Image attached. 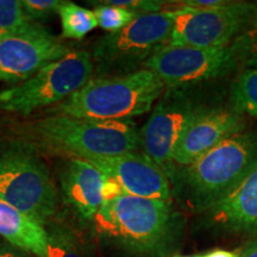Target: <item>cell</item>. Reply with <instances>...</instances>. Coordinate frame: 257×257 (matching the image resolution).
<instances>
[{"mask_svg": "<svg viewBox=\"0 0 257 257\" xmlns=\"http://www.w3.org/2000/svg\"><path fill=\"white\" fill-rule=\"evenodd\" d=\"M106 176L88 161L73 159L61 175L63 198L82 218L93 220L106 200Z\"/></svg>", "mask_w": 257, "mask_h": 257, "instance_id": "obj_15", "label": "cell"}, {"mask_svg": "<svg viewBox=\"0 0 257 257\" xmlns=\"http://www.w3.org/2000/svg\"><path fill=\"white\" fill-rule=\"evenodd\" d=\"M238 67L257 68V3L242 30L230 44Z\"/></svg>", "mask_w": 257, "mask_h": 257, "instance_id": "obj_19", "label": "cell"}, {"mask_svg": "<svg viewBox=\"0 0 257 257\" xmlns=\"http://www.w3.org/2000/svg\"><path fill=\"white\" fill-rule=\"evenodd\" d=\"M245 117L231 107L206 106L180 138L173 156L174 170L189 166L227 138L245 131Z\"/></svg>", "mask_w": 257, "mask_h": 257, "instance_id": "obj_12", "label": "cell"}, {"mask_svg": "<svg viewBox=\"0 0 257 257\" xmlns=\"http://www.w3.org/2000/svg\"><path fill=\"white\" fill-rule=\"evenodd\" d=\"M59 15L62 36L70 40H81L98 27L94 12L72 2H62Z\"/></svg>", "mask_w": 257, "mask_h": 257, "instance_id": "obj_18", "label": "cell"}, {"mask_svg": "<svg viewBox=\"0 0 257 257\" xmlns=\"http://www.w3.org/2000/svg\"><path fill=\"white\" fill-rule=\"evenodd\" d=\"M95 231L133 252H154L165 245L174 226L170 200L125 193L108 199L93 218Z\"/></svg>", "mask_w": 257, "mask_h": 257, "instance_id": "obj_4", "label": "cell"}, {"mask_svg": "<svg viewBox=\"0 0 257 257\" xmlns=\"http://www.w3.org/2000/svg\"><path fill=\"white\" fill-rule=\"evenodd\" d=\"M230 107L257 119V68H245L238 74L231 86Z\"/></svg>", "mask_w": 257, "mask_h": 257, "instance_id": "obj_17", "label": "cell"}, {"mask_svg": "<svg viewBox=\"0 0 257 257\" xmlns=\"http://www.w3.org/2000/svg\"><path fill=\"white\" fill-rule=\"evenodd\" d=\"M95 4H99L93 11L95 15L96 22H98V27L108 31L110 34L119 31L120 29L126 27L137 16L130 10L108 4L106 2H99Z\"/></svg>", "mask_w": 257, "mask_h": 257, "instance_id": "obj_20", "label": "cell"}, {"mask_svg": "<svg viewBox=\"0 0 257 257\" xmlns=\"http://www.w3.org/2000/svg\"><path fill=\"white\" fill-rule=\"evenodd\" d=\"M106 3L112 5L120 6L136 15L141 14H154V12H161L165 8L166 2H159V0H107Z\"/></svg>", "mask_w": 257, "mask_h": 257, "instance_id": "obj_24", "label": "cell"}, {"mask_svg": "<svg viewBox=\"0 0 257 257\" xmlns=\"http://www.w3.org/2000/svg\"><path fill=\"white\" fill-rule=\"evenodd\" d=\"M257 166V133L227 138L169 179L172 193L197 212H206L230 194Z\"/></svg>", "mask_w": 257, "mask_h": 257, "instance_id": "obj_2", "label": "cell"}, {"mask_svg": "<svg viewBox=\"0 0 257 257\" xmlns=\"http://www.w3.org/2000/svg\"><path fill=\"white\" fill-rule=\"evenodd\" d=\"M0 257H27L23 253L18 252V250L8 245H0Z\"/></svg>", "mask_w": 257, "mask_h": 257, "instance_id": "obj_26", "label": "cell"}, {"mask_svg": "<svg viewBox=\"0 0 257 257\" xmlns=\"http://www.w3.org/2000/svg\"><path fill=\"white\" fill-rule=\"evenodd\" d=\"M61 5L62 2L60 0H23L22 2L24 14L31 23L50 18L55 12H59Z\"/></svg>", "mask_w": 257, "mask_h": 257, "instance_id": "obj_23", "label": "cell"}, {"mask_svg": "<svg viewBox=\"0 0 257 257\" xmlns=\"http://www.w3.org/2000/svg\"><path fill=\"white\" fill-rule=\"evenodd\" d=\"M0 236L15 248L47 257L48 231L43 225L0 200Z\"/></svg>", "mask_w": 257, "mask_h": 257, "instance_id": "obj_16", "label": "cell"}, {"mask_svg": "<svg viewBox=\"0 0 257 257\" xmlns=\"http://www.w3.org/2000/svg\"><path fill=\"white\" fill-rule=\"evenodd\" d=\"M200 257H239V255L234 251H230V250L217 249L200 255Z\"/></svg>", "mask_w": 257, "mask_h": 257, "instance_id": "obj_25", "label": "cell"}, {"mask_svg": "<svg viewBox=\"0 0 257 257\" xmlns=\"http://www.w3.org/2000/svg\"><path fill=\"white\" fill-rule=\"evenodd\" d=\"M255 3L226 2L214 8L170 10L173 31L169 43L217 48L232 43L251 15Z\"/></svg>", "mask_w": 257, "mask_h": 257, "instance_id": "obj_10", "label": "cell"}, {"mask_svg": "<svg viewBox=\"0 0 257 257\" xmlns=\"http://www.w3.org/2000/svg\"><path fill=\"white\" fill-rule=\"evenodd\" d=\"M205 107L206 105L186 89H167L141 128L144 154L165 172L168 180L175 172L173 156L180 138Z\"/></svg>", "mask_w": 257, "mask_h": 257, "instance_id": "obj_9", "label": "cell"}, {"mask_svg": "<svg viewBox=\"0 0 257 257\" xmlns=\"http://www.w3.org/2000/svg\"><path fill=\"white\" fill-rule=\"evenodd\" d=\"M238 68L230 46L202 48L167 43L144 64L165 83L166 89H187Z\"/></svg>", "mask_w": 257, "mask_h": 257, "instance_id": "obj_8", "label": "cell"}, {"mask_svg": "<svg viewBox=\"0 0 257 257\" xmlns=\"http://www.w3.org/2000/svg\"><path fill=\"white\" fill-rule=\"evenodd\" d=\"M17 133L23 146L86 161L123 155L141 146L140 131L131 120H95L53 114L19 125Z\"/></svg>", "mask_w": 257, "mask_h": 257, "instance_id": "obj_1", "label": "cell"}, {"mask_svg": "<svg viewBox=\"0 0 257 257\" xmlns=\"http://www.w3.org/2000/svg\"><path fill=\"white\" fill-rule=\"evenodd\" d=\"M29 23L23 11L22 2L0 0V40Z\"/></svg>", "mask_w": 257, "mask_h": 257, "instance_id": "obj_22", "label": "cell"}, {"mask_svg": "<svg viewBox=\"0 0 257 257\" xmlns=\"http://www.w3.org/2000/svg\"><path fill=\"white\" fill-rule=\"evenodd\" d=\"M239 257H257V239L248 244V246L243 250Z\"/></svg>", "mask_w": 257, "mask_h": 257, "instance_id": "obj_27", "label": "cell"}, {"mask_svg": "<svg viewBox=\"0 0 257 257\" xmlns=\"http://www.w3.org/2000/svg\"><path fill=\"white\" fill-rule=\"evenodd\" d=\"M47 257H86V253L72 233L54 229L48 232Z\"/></svg>", "mask_w": 257, "mask_h": 257, "instance_id": "obj_21", "label": "cell"}, {"mask_svg": "<svg viewBox=\"0 0 257 257\" xmlns=\"http://www.w3.org/2000/svg\"><path fill=\"white\" fill-rule=\"evenodd\" d=\"M173 257H200V255H191V256H180V255H176V256H173Z\"/></svg>", "mask_w": 257, "mask_h": 257, "instance_id": "obj_28", "label": "cell"}, {"mask_svg": "<svg viewBox=\"0 0 257 257\" xmlns=\"http://www.w3.org/2000/svg\"><path fill=\"white\" fill-rule=\"evenodd\" d=\"M94 74L91 53L70 51L48 63L31 78L0 92V108L28 115L43 107H53L85 86Z\"/></svg>", "mask_w": 257, "mask_h": 257, "instance_id": "obj_7", "label": "cell"}, {"mask_svg": "<svg viewBox=\"0 0 257 257\" xmlns=\"http://www.w3.org/2000/svg\"><path fill=\"white\" fill-rule=\"evenodd\" d=\"M0 200L44 225L56 213L59 194L47 166L27 146L0 148Z\"/></svg>", "mask_w": 257, "mask_h": 257, "instance_id": "obj_6", "label": "cell"}, {"mask_svg": "<svg viewBox=\"0 0 257 257\" xmlns=\"http://www.w3.org/2000/svg\"><path fill=\"white\" fill-rule=\"evenodd\" d=\"M205 214L217 229L257 239V166L230 194Z\"/></svg>", "mask_w": 257, "mask_h": 257, "instance_id": "obj_14", "label": "cell"}, {"mask_svg": "<svg viewBox=\"0 0 257 257\" xmlns=\"http://www.w3.org/2000/svg\"><path fill=\"white\" fill-rule=\"evenodd\" d=\"M88 162L112 180L125 194L170 200L172 191L168 178L146 154L131 152L107 159L89 160Z\"/></svg>", "mask_w": 257, "mask_h": 257, "instance_id": "obj_13", "label": "cell"}, {"mask_svg": "<svg viewBox=\"0 0 257 257\" xmlns=\"http://www.w3.org/2000/svg\"><path fill=\"white\" fill-rule=\"evenodd\" d=\"M69 53L70 48L48 29L29 22L0 40V82H23Z\"/></svg>", "mask_w": 257, "mask_h": 257, "instance_id": "obj_11", "label": "cell"}, {"mask_svg": "<svg viewBox=\"0 0 257 257\" xmlns=\"http://www.w3.org/2000/svg\"><path fill=\"white\" fill-rule=\"evenodd\" d=\"M165 89V83L144 68L119 76H95L50 107L49 113L82 119L130 120L152 110Z\"/></svg>", "mask_w": 257, "mask_h": 257, "instance_id": "obj_3", "label": "cell"}, {"mask_svg": "<svg viewBox=\"0 0 257 257\" xmlns=\"http://www.w3.org/2000/svg\"><path fill=\"white\" fill-rule=\"evenodd\" d=\"M173 25L170 11L141 14L119 31L99 38L91 53L94 74L101 78L140 70L157 50L169 43Z\"/></svg>", "mask_w": 257, "mask_h": 257, "instance_id": "obj_5", "label": "cell"}]
</instances>
